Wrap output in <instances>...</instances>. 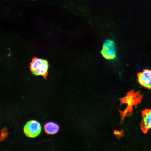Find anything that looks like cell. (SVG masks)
Segmentation results:
<instances>
[{
    "mask_svg": "<svg viewBox=\"0 0 151 151\" xmlns=\"http://www.w3.org/2000/svg\"><path fill=\"white\" fill-rule=\"evenodd\" d=\"M142 117L140 124L141 129L144 134H146L151 129V110L146 109L143 111Z\"/></svg>",
    "mask_w": 151,
    "mask_h": 151,
    "instance_id": "5",
    "label": "cell"
},
{
    "mask_svg": "<svg viewBox=\"0 0 151 151\" xmlns=\"http://www.w3.org/2000/svg\"><path fill=\"white\" fill-rule=\"evenodd\" d=\"M32 1H35V0H32Z\"/></svg>",
    "mask_w": 151,
    "mask_h": 151,
    "instance_id": "7",
    "label": "cell"
},
{
    "mask_svg": "<svg viewBox=\"0 0 151 151\" xmlns=\"http://www.w3.org/2000/svg\"><path fill=\"white\" fill-rule=\"evenodd\" d=\"M137 81L143 87L151 90V70L145 69L138 73Z\"/></svg>",
    "mask_w": 151,
    "mask_h": 151,
    "instance_id": "4",
    "label": "cell"
},
{
    "mask_svg": "<svg viewBox=\"0 0 151 151\" xmlns=\"http://www.w3.org/2000/svg\"><path fill=\"white\" fill-rule=\"evenodd\" d=\"M103 56L107 60H112L116 57V49L114 42L110 39L104 41L101 51Z\"/></svg>",
    "mask_w": 151,
    "mask_h": 151,
    "instance_id": "3",
    "label": "cell"
},
{
    "mask_svg": "<svg viewBox=\"0 0 151 151\" xmlns=\"http://www.w3.org/2000/svg\"><path fill=\"white\" fill-rule=\"evenodd\" d=\"M49 64L47 60L34 57L30 64V68L34 75L41 76L46 78L47 75Z\"/></svg>",
    "mask_w": 151,
    "mask_h": 151,
    "instance_id": "1",
    "label": "cell"
},
{
    "mask_svg": "<svg viewBox=\"0 0 151 151\" xmlns=\"http://www.w3.org/2000/svg\"><path fill=\"white\" fill-rule=\"evenodd\" d=\"M40 123L35 120L29 121L25 124L24 128V133L27 137L34 138L38 136L41 132Z\"/></svg>",
    "mask_w": 151,
    "mask_h": 151,
    "instance_id": "2",
    "label": "cell"
},
{
    "mask_svg": "<svg viewBox=\"0 0 151 151\" xmlns=\"http://www.w3.org/2000/svg\"><path fill=\"white\" fill-rule=\"evenodd\" d=\"M44 130L48 135H54L58 132L60 129L59 125L53 122H50L44 125Z\"/></svg>",
    "mask_w": 151,
    "mask_h": 151,
    "instance_id": "6",
    "label": "cell"
}]
</instances>
